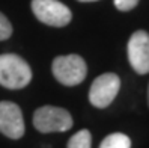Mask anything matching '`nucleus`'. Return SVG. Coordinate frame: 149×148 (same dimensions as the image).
Masks as SVG:
<instances>
[{"label": "nucleus", "mask_w": 149, "mask_h": 148, "mask_svg": "<svg viewBox=\"0 0 149 148\" xmlns=\"http://www.w3.org/2000/svg\"><path fill=\"white\" fill-rule=\"evenodd\" d=\"M24 130L21 109L12 101H0V133L9 139H20Z\"/></svg>", "instance_id": "7"}, {"label": "nucleus", "mask_w": 149, "mask_h": 148, "mask_svg": "<svg viewBox=\"0 0 149 148\" xmlns=\"http://www.w3.org/2000/svg\"><path fill=\"white\" fill-rule=\"evenodd\" d=\"M113 2L119 11H131L133 8L137 6L139 0H113Z\"/></svg>", "instance_id": "11"}, {"label": "nucleus", "mask_w": 149, "mask_h": 148, "mask_svg": "<svg viewBox=\"0 0 149 148\" xmlns=\"http://www.w3.org/2000/svg\"><path fill=\"white\" fill-rule=\"evenodd\" d=\"M32 80L29 64L14 53L0 55V85L8 89H21Z\"/></svg>", "instance_id": "1"}, {"label": "nucleus", "mask_w": 149, "mask_h": 148, "mask_svg": "<svg viewBox=\"0 0 149 148\" xmlns=\"http://www.w3.org/2000/svg\"><path fill=\"white\" fill-rule=\"evenodd\" d=\"M32 11L44 24L63 27L72 18L71 9L59 0H32Z\"/></svg>", "instance_id": "4"}, {"label": "nucleus", "mask_w": 149, "mask_h": 148, "mask_svg": "<svg viewBox=\"0 0 149 148\" xmlns=\"http://www.w3.org/2000/svg\"><path fill=\"white\" fill-rule=\"evenodd\" d=\"M78 2H83V3H89V2H96V0H78Z\"/></svg>", "instance_id": "12"}, {"label": "nucleus", "mask_w": 149, "mask_h": 148, "mask_svg": "<svg viewBox=\"0 0 149 148\" xmlns=\"http://www.w3.org/2000/svg\"><path fill=\"white\" fill-rule=\"evenodd\" d=\"M92 136L89 130H80L77 132L68 142V148H91Z\"/></svg>", "instance_id": "9"}, {"label": "nucleus", "mask_w": 149, "mask_h": 148, "mask_svg": "<svg viewBox=\"0 0 149 148\" xmlns=\"http://www.w3.org/2000/svg\"><path fill=\"white\" fill-rule=\"evenodd\" d=\"M128 60L137 74L149 73V35L137 30L128 41Z\"/></svg>", "instance_id": "6"}, {"label": "nucleus", "mask_w": 149, "mask_h": 148, "mask_svg": "<svg viewBox=\"0 0 149 148\" xmlns=\"http://www.w3.org/2000/svg\"><path fill=\"white\" fill-rule=\"evenodd\" d=\"M33 126L41 133L66 132L72 127V116L66 109L42 106L33 114Z\"/></svg>", "instance_id": "3"}, {"label": "nucleus", "mask_w": 149, "mask_h": 148, "mask_svg": "<svg viewBox=\"0 0 149 148\" xmlns=\"http://www.w3.org/2000/svg\"><path fill=\"white\" fill-rule=\"evenodd\" d=\"M51 69H53L56 80L65 86H75L81 83L87 74L84 59L78 55L57 56L53 60Z\"/></svg>", "instance_id": "2"}, {"label": "nucleus", "mask_w": 149, "mask_h": 148, "mask_svg": "<svg viewBox=\"0 0 149 148\" xmlns=\"http://www.w3.org/2000/svg\"><path fill=\"white\" fill-rule=\"evenodd\" d=\"M100 148H131V141L124 133H111L104 137Z\"/></svg>", "instance_id": "8"}, {"label": "nucleus", "mask_w": 149, "mask_h": 148, "mask_svg": "<svg viewBox=\"0 0 149 148\" xmlns=\"http://www.w3.org/2000/svg\"><path fill=\"white\" fill-rule=\"evenodd\" d=\"M12 35V26L9 23V20L0 12V41L8 39Z\"/></svg>", "instance_id": "10"}, {"label": "nucleus", "mask_w": 149, "mask_h": 148, "mask_svg": "<svg viewBox=\"0 0 149 148\" xmlns=\"http://www.w3.org/2000/svg\"><path fill=\"white\" fill-rule=\"evenodd\" d=\"M148 100H149V89H148Z\"/></svg>", "instance_id": "13"}, {"label": "nucleus", "mask_w": 149, "mask_h": 148, "mask_svg": "<svg viewBox=\"0 0 149 148\" xmlns=\"http://www.w3.org/2000/svg\"><path fill=\"white\" fill-rule=\"evenodd\" d=\"M119 89H120V79L116 74L113 73L101 74L93 80L89 89V101L95 107L100 109L107 107L116 98Z\"/></svg>", "instance_id": "5"}]
</instances>
